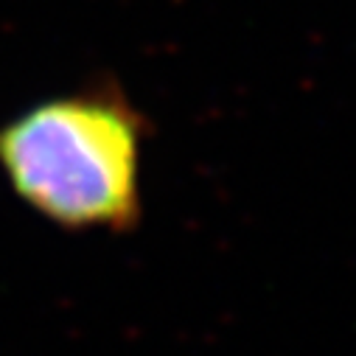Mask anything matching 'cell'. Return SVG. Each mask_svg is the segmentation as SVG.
Listing matches in <instances>:
<instances>
[{
  "label": "cell",
  "mask_w": 356,
  "mask_h": 356,
  "mask_svg": "<svg viewBox=\"0 0 356 356\" xmlns=\"http://www.w3.org/2000/svg\"><path fill=\"white\" fill-rule=\"evenodd\" d=\"M152 127L113 76L45 96L0 124V177L65 233H129L143 219Z\"/></svg>",
  "instance_id": "cell-1"
}]
</instances>
